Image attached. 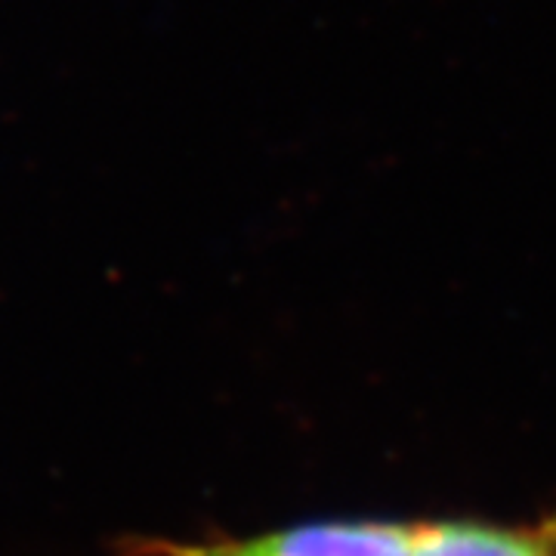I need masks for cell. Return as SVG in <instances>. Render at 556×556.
<instances>
[{
    "label": "cell",
    "instance_id": "6da1fadb",
    "mask_svg": "<svg viewBox=\"0 0 556 556\" xmlns=\"http://www.w3.org/2000/svg\"><path fill=\"white\" fill-rule=\"evenodd\" d=\"M415 526L393 522H325L276 535L223 544L199 556H412Z\"/></svg>",
    "mask_w": 556,
    "mask_h": 556
},
{
    "label": "cell",
    "instance_id": "7a4b0ae2",
    "mask_svg": "<svg viewBox=\"0 0 556 556\" xmlns=\"http://www.w3.org/2000/svg\"><path fill=\"white\" fill-rule=\"evenodd\" d=\"M412 556H556V522L535 529L482 522L415 526Z\"/></svg>",
    "mask_w": 556,
    "mask_h": 556
}]
</instances>
